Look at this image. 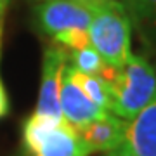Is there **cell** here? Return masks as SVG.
I'll use <instances>...</instances> for the list:
<instances>
[{
	"instance_id": "3957f363",
	"label": "cell",
	"mask_w": 156,
	"mask_h": 156,
	"mask_svg": "<svg viewBox=\"0 0 156 156\" xmlns=\"http://www.w3.org/2000/svg\"><path fill=\"white\" fill-rule=\"evenodd\" d=\"M23 153L24 156H90L69 123L37 113L23 125Z\"/></svg>"
},
{
	"instance_id": "277c9868",
	"label": "cell",
	"mask_w": 156,
	"mask_h": 156,
	"mask_svg": "<svg viewBox=\"0 0 156 156\" xmlns=\"http://www.w3.org/2000/svg\"><path fill=\"white\" fill-rule=\"evenodd\" d=\"M99 2H78V0H42L35 7L37 23L42 31L49 35L64 30H89L92 16Z\"/></svg>"
},
{
	"instance_id": "ba28073f",
	"label": "cell",
	"mask_w": 156,
	"mask_h": 156,
	"mask_svg": "<svg viewBox=\"0 0 156 156\" xmlns=\"http://www.w3.org/2000/svg\"><path fill=\"white\" fill-rule=\"evenodd\" d=\"M122 147L135 156H156V99L127 122Z\"/></svg>"
},
{
	"instance_id": "7a4b0ae2",
	"label": "cell",
	"mask_w": 156,
	"mask_h": 156,
	"mask_svg": "<svg viewBox=\"0 0 156 156\" xmlns=\"http://www.w3.org/2000/svg\"><path fill=\"white\" fill-rule=\"evenodd\" d=\"M111 109L123 120H132L156 99V71L142 56L130 54L116 82L109 87Z\"/></svg>"
},
{
	"instance_id": "5b68a950",
	"label": "cell",
	"mask_w": 156,
	"mask_h": 156,
	"mask_svg": "<svg viewBox=\"0 0 156 156\" xmlns=\"http://www.w3.org/2000/svg\"><path fill=\"white\" fill-rule=\"evenodd\" d=\"M68 66V50L61 45H50L44 52L42 61V80H40L37 115L62 120L61 113V87L64 69Z\"/></svg>"
},
{
	"instance_id": "7c38bea8",
	"label": "cell",
	"mask_w": 156,
	"mask_h": 156,
	"mask_svg": "<svg viewBox=\"0 0 156 156\" xmlns=\"http://www.w3.org/2000/svg\"><path fill=\"white\" fill-rule=\"evenodd\" d=\"M2 37H4V16H0V54H2ZM9 97H7L5 87L2 83L0 78V118H4L9 115Z\"/></svg>"
},
{
	"instance_id": "9a60e30c",
	"label": "cell",
	"mask_w": 156,
	"mask_h": 156,
	"mask_svg": "<svg viewBox=\"0 0 156 156\" xmlns=\"http://www.w3.org/2000/svg\"><path fill=\"white\" fill-rule=\"evenodd\" d=\"M42 2V0H40ZM78 2H101V0H78Z\"/></svg>"
},
{
	"instance_id": "5bb4252c",
	"label": "cell",
	"mask_w": 156,
	"mask_h": 156,
	"mask_svg": "<svg viewBox=\"0 0 156 156\" xmlns=\"http://www.w3.org/2000/svg\"><path fill=\"white\" fill-rule=\"evenodd\" d=\"M7 5H9V0H0V16H5Z\"/></svg>"
},
{
	"instance_id": "9c48e42d",
	"label": "cell",
	"mask_w": 156,
	"mask_h": 156,
	"mask_svg": "<svg viewBox=\"0 0 156 156\" xmlns=\"http://www.w3.org/2000/svg\"><path fill=\"white\" fill-rule=\"evenodd\" d=\"M123 5L140 35L156 42V0H125Z\"/></svg>"
},
{
	"instance_id": "6da1fadb",
	"label": "cell",
	"mask_w": 156,
	"mask_h": 156,
	"mask_svg": "<svg viewBox=\"0 0 156 156\" xmlns=\"http://www.w3.org/2000/svg\"><path fill=\"white\" fill-rule=\"evenodd\" d=\"M132 21L120 0H101L89 26L90 45L113 68L122 69L130 52Z\"/></svg>"
},
{
	"instance_id": "4fadbf2b",
	"label": "cell",
	"mask_w": 156,
	"mask_h": 156,
	"mask_svg": "<svg viewBox=\"0 0 156 156\" xmlns=\"http://www.w3.org/2000/svg\"><path fill=\"white\" fill-rule=\"evenodd\" d=\"M106 156H135V154H132V153H128V151H125L120 146V147H116V149H113V151H108L106 153Z\"/></svg>"
},
{
	"instance_id": "52a82bcc",
	"label": "cell",
	"mask_w": 156,
	"mask_h": 156,
	"mask_svg": "<svg viewBox=\"0 0 156 156\" xmlns=\"http://www.w3.org/2000/svg\"><path fill=\"white\" fill-rule=\"evenodd\" d=\"M125 127H127V120L108 111L102 116L95 118L87 125L75 128V130L83 146L92 154V153H108V151L120 147L123 134H125Z\"/></svg>"
},
{
	"instance_id": "8992f818",
	"label": "cell",
	"mask_w": 156,
	"mask_h": 156,
	"mask_svg": "<svg viewBox=\"0 0 156 156\" xmlns=\"http://www.w3.org/2000/svg\"><path fill=\"white\" fill-rule=\"evenodd\" d=\"M61 113L62 120L69 123L73 128L83 127L89 122L108 113L106 109L95 106L85 95V92L82 90V87L78 85L76 78H75V71L69 62L64 69V78H62L61 87Z\"/></svg>"
},
{
	"instance_id": "8fae6325",
	"label": "cell",
	"mask_w": 156,
	"mask_h": 156,
	"mask_svg": "<svg viewBox=\"0 0 156 156\" xmlns=\"http://www.w3.org/2000/svg\"><path fill=\"white\" fill-rule=\"evenodd\" d=\"M52 38H54V44L64 47L66 50H78V49L90 47L89 30H82V28L64 30V31L56 33Z\"/></svg>"
},
{
	"instance_id": "30bf717a",
	"label": "cell",
	"mask_w": 156,
	"mask_h": 156,
	"mask_svg": "<svg viewBox=\"0 0 156 156\" xmlns=\"http://www.w3.org/2000/svg\"><path fill=\"white\" fill-rule=\"evenodd\" d=\"M75 71V78H76L78 85L82 87V90L85 92V95L89 97L95 106L102 108L109 111L111 109V97H109V89L108 85L101 80L99 76H94V75H85V73H80L78 69L73 68Z\"/></svg>"
}]
</instances>
